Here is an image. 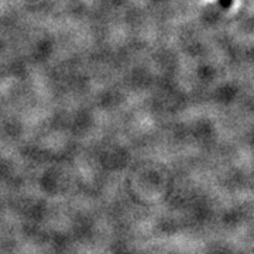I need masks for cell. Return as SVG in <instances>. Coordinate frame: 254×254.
<instances>
[{"label": "cell", "mask_w": 254, "mask_h": 254, "mask_svg": "<svg viewBox=\"0 0 254 254\" xmlns=\"http://www.w3.org/2000/svg\"><path fill=\"white\" fill-rule=\"evenodd\" d=\"M219 3H220V6H222V7H225V9H229V7L232 6L233 0H219Z\"/></svg>", "instance_id": "obj_1"}]
</instances>
